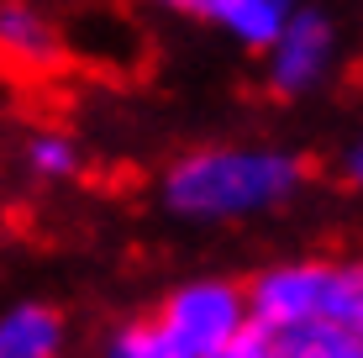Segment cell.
Listing matches in <instances>:
<instances>
[{"label": "cell", "mask_w": 363, "mask_h": 358, "mask_svg": "<svg viewBox=\"0 0 363 358\" xmlns=\"http://www.w3.org/2000/svg\"><path fill=\"white\" fill-rule=\"evenodd\" d=\"M306 179V164L290 153H269V147H200L179 158L164 179V201L179 216L221 221V216H247L279 206L295 195Z\"/></svg>", "instance_id": "1"}, {"label": "cell", "mask_w": 363, "mask_h": 358, "mask_svg": "<svg viewBox=\"0 0 363 358\" xmlns=\"http://www.w3.org/2000/svg\"><path fill=\"white\" fill-rule=\"evenodd\" d=\"M247 316L264 332L353 327L363 332V264H284L253 279Z\"/></svg>", "instance_id": "2"}, {"label": "cell", "mask_w": 363, "mask_h": 358, "mask_svg": "<svg viewBox=\"0 0 363 358\" xmlns=\"http://www.w3.org/2000/svg\"><path fill=\"white\" fill-rule=\"evenodd\" d=\"M158 322L169 327V337L190 358H200L206 348H216L221 337H232L247 322V295L227 285V279H200V285H184L169 295Z\"/></svg>", "instance_id": "3"}, {"label": "cell", "mask_w": 363, "mask_h": 358, "mask_svg": "<svg viewBox=\"0 0 363 358\" xmlns=\"http://www.w3.org/2000/svg\"><path fill=\"white\" fill-rule=\"evenodd\" d=\"M327 58H332L327 16H316V11H295V16H284L279 37L269 43V84L279 95H300V90H311V84L321 79Z\"/></svg>", "instance_id": "4"}, {"label": "cell", "mask_w": 363, "mask_h": 358, "mask_svg": "<svg viewBox=\"0 0 363 358\" xmlns=\"http://www.w3.org/2000/svg\"><path fill=\"white\" fill-rule=\"evenodd\" d=\"M64 64V43L58 32L21 0H0V69L21 74V79H43Z\"/></svg>", "instance_id": "5"}, {"label": "cell", "mask_w": 363, "mask_h": 358, "mask_svg": "<svg viewBox=\"0 0 363 358\" xmlns=\"http://www.w3.org/2000/svg\"><path fill=\"white\" fill-rule=\"evenodd\" d=\"M164 6L200 16V21H216L247 47H269L279 37L284 16H290V0H164Z\"/></svg>", "instance_id": "6"}, {"label": "cell", "mask_w": 363, "mask_h": 358, "mask_svg": "<svg viewBox=\"0 0 363 358\" xmlns=\"http://www.w3.org/2000/svg\"><path fill=\"white\" fill-rule=\"evenodd\" d=\"M64 322L48 306H16L0 316V358H58Z\"/></svg>", "instance_id": "7"}, {"label": "cell", "mask_w": 363, "mask_h": 358, "mask_svg": "<svg viewBox=\"0 0 363 358\" xmlns=\"http://www.w3.org/2000/svg\"><path fill=\"white\" fill-rule=\"evenodd\" d=\"M274 358H363V332L353 327H295L274 337Z\"/></svg>", "instance_id": "8"}, {"label": "cell", "mask_w": 363, "mask_h": 358, "mask_svg": "<svg viewBox=\"0 0 363 358\" xmlns=\"http://www.w3.org/2000/svg\"><path fill=\"white\" fill-rule=\"evenodd\" d=\"M106 358H190V353L169 337V327L158 322V316H147V322L121 327L116 337L106 342Z\"/></svg>", "instance_id": "9"}, {"label": "cell", "mask_w": 363, "mask_h": 358, "mask_svg": "<svg viewBox=\"0 0 363 358\" xmlns=\"http://www.w3.org/2000/svg\"><path fill=\"white\" fill-rule=\"evenodd\" d=\"M27 158H32V169H37L43 179H69L74 169H79V153H74V142L58 138V132H43V138H32Z\"/></svg>", "instance_id": "10"}, {"label": "cell", "mask_w": 363, "mask_h": 358, "mask_svg": "<svg viewBox=\"0 0 363 358\" xmlns=\"http://www.w3.org/2000/svg\"><path fill=\"white\" fill-rule=\"evenodd\" d=\"M200 358H274V332H264L253 316H247L232 337H221L216 348H206Z\"/></svg>", "instance_id": "11"}, {"label": "cell", "mask_w": 363, "mask_h": 358, "mask_svg": "<svg viewBox=\"0 0 363 358\" xmlns=\"http://www.w3.org/2000/svg\"><path fill=\"white\" fill-rule=\"evenodd\" d=\"M347 179H353V184H363V142L353 147V153H347Z\"/></svg>", "instance_id": "12"}]
</instances>
